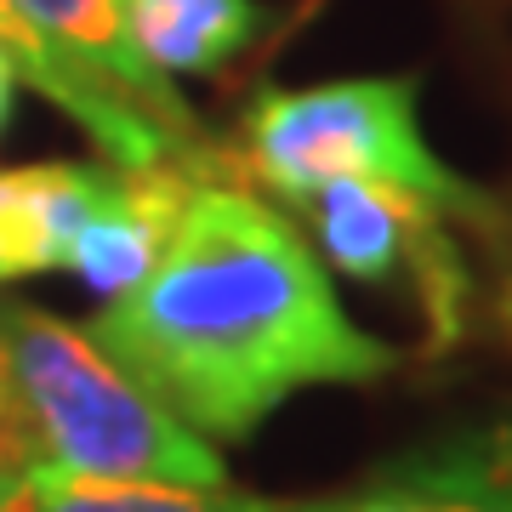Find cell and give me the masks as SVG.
<instances>
[{
    "mask_svg": "<svg viewBox=\"0 0 512 512\" xmlns=\"http://www.w3.org/2000/svg\"><path fill=\"white\" fill-rule=\"evenodd\" d=\"M393 473L416 484L439 512H512V427L421 450Z\"/></svg>",
    "mask_w": 512,
    "mask_h": 512,
    "instance_id": "obj_11",
    "label": "cell"
},
{
    "mask_svg": "<svg viewBox=\"0 0 512 512\" xmlns=\"http://www.w3.org/2000/svg\"><path fill=\"white\" fill-rule=\"evenodd\" d=\"M467 12H512V0H456Z\"/></svg>",
    "mask_w": 512,
    "mask_h": 512,
    "instance_id": "obj_14",
    "label": "cell"
},
{
    "mask_svg": "<svg viewBox=\"0 0 512 512\" xmlns=\"http://www.w3.org/2000/svg\"><path fill=\"white\" fill-rule=\"evenodd\" d=\"M416 74H370L330 80L308 92H262L239 120V148L228 160L239 177L268 188L279 205L302 200L325 177H370L393 183L416 200L439 205L444 217L495 228L501 211L478 183L456 177L427 148L416 126Z\"/></svg>",
    "mask_w": 512,
    "mask_h": 512,
    "instance_id": "obj_3",
    "label": "cell"
},
{
    "mask_svg": "<svg viewBox=\"0 0 512 512\" xmlns=\"http://www.w3.org/2000/svg\"><path fill=\"white\" fill-rule=\"evenodd\" d=\"M12 6L23 12V23H29L40 40H52L69 63L97 74L109 92L126 97L131 109H143L148 120H160L165 131L200 143V126H194L188 103L177 97V86H171L160 69H148L143 57L131 52V40L120 35L114 0H12Z\"/></svg>",
    "mask_w": 512,
    "mask_h": 512,
    "instance_id": "obj_7",
    "label": "cell"
},
{
    "mask_svg": "<svg viewBox=\"0 0 512 512\" xmlns=\"http://www.w3.org/2000/svg\"><path fill=\"white\" fill-rule=\"evenodd\" d=\"M0 456L74 478L228 484L217 450L160 410L86 330L23 302L0 308Z\"/></svg>",
    "mask_w": 512,
    "mask_h": 512,
    "instance_id": "obj_2",
    "label": "cell"
},
{
    "mask_svg": "<svg viewBox=\"0 0 512 512\" xmlns=\"http://www.w3.org/2000/svg\"><path fill=\"white\" fill-rule=\"evenodd\" d=\"M12 103H18V69L6 63V52H0V131L12 126Z\"/></svg>",
    "mask_w": 512,
    "mask_h": 512,
    "instance_id": "obj_13",
    "label": "cell"
},
{
    "mask_svg": "<svg viewBox=\"0 0 512 512\" xmlns=\"http://www.w3.org/2000/svg\"><path fill=\"white\" fill-rule=\"evenodd\" d=\"M109 165L46 160L0 171V268L6 279L69 268V245L92 211Z\"/></svg>",
    "mask_w": 512,
    "mask_h": 512,
    "instance_id": "obj_8",
    "label": "cell"
},
{
    "mask_svg": "<svg viewBox=\"0 0 512 512\" xmlns=\"http://www.w3.org/2000/svg\"><path fill=\"white\" fill-rule=\"evenodd\" d=\"M507 319H512V302H507Z\"/></svg>",
    "mask_w": 512,
    "mask_h": 512,
    "instance_id": "obj_16",
    "label": "cell"
},
{
    "mask_svg": "<svg viewBox=\"0 0 512 512\" xmlns=\"http://www.w3.org/2000/svg\"><path fill=\"white\" fill-rule=\"evenodd\" d=\"M0 285H12V279H6V268H0Z\"/></svg>",
    "mask_w": 512,
    "mask_h": 512,
    "instance_id": "obj_15",
    "label": "cell"
},
{
    "mask_svg": "<svg viewBox=\"0 0 512 512\" xmlns=\"http://www.w3.org/2000/svg\"><path fill=\"white\" fill-rule=\"evenodd\" d=\"M200 439H251L302 387L376 382L399 353L365 336L296 222L245 183L200 177L160 262L86 325Z\"/></svg>",
    "mask_w": 512,
    "mask_h": 512,
    "instance_id": "obj_1",
    "label": "cell"
},
{
    "mask_svg": "<svg viewBox=\"0 0 512 512\" xmlns=\"http://www.w3.org/2000/svg\"><path fill=\"white\" fill-rule=\"evenodd\" d=\"M291 211L308 222L336 274L365 285H410L416 308L433 325V342L444 348L461 336L467 268L456 239L444 234L439 205L370 177H325L302 200H291Z\"/></svg>",
    "mask_w": 512,
    "mask_h": 512,
    "instance_id": "obj_4",
    "label": "cell"
},
{
    "mask_svg": "<svg viewBox=\"0 0 512 512\" xmlns=\"http://www.w3.org/2000/svg\"><path fill=\"white\" fill-rule=\"evenodd\" d=\"M0 512H274V501L228 484H137V478H74L46 467H0Z\"/></svg>",
    "mask_w": 512,
    "mask_h": 512,
    "instance_id": "obj_10",
    "label": "cell"
},
{
    "mask_svg": "<svg viewBox=\"0 0 512 512\" xmlns=\"http://www.w3.org/2000/svg\"><path fill=\"white\" fill-rule=\"evenodd\" d=\"M0 52H6V63L18 69V80H29L46 103H57L74 126L109 154V165H171V160L222 165V154L194 148L188 137L165 131L160 120H148L143 109H131L120 92H109L97 74H86L80 63H69L52 40H40L35 29L23 23V12L12 6V0H0Z\"/></svg>",
    "mask_w": 512,
    "mask_h": 512,
    "instance_id": "obj_6",
    "label": "cell"
},
{
    "mask_svg": "<svg viewBox=\"0 0 512 512\" xmlns=\"http://www.w3.org/2000/svg\"><path fill=\"white\" fill-rule=\"evenodd\" d=\"M120 35L148 69L171 74H222L268 23L256 0H114Z\"/></svg>",
    "mask_w": 512,
    "mask_h": 512,
    "instance_id": "obj_9",
    "label": "cell"
},
{
    "mask_svg": "<svg viewBox=\"0 0 512 512\" xmlns=\"http://www.w3.org/2000/svg\"><path fill=\"white\" fill-rule=\"evenodd\" d=\"M217 165L171 160V165H109L92 211L69 245V268L92 285L103 302L131 291L137 279L160 262L165 239L183 217L188 194Z\"/></svg>",
    "mask_w": 512,
    "mask_h": 512,
    "instance_id": "obj_5",
    "label": "cell"
},
{
    "mask_svg": "<svg viewBox=\"0 0 512 512\" xmlns=\"http://www.w3.org/2000/svg\"><path fill=\"white\" fill-rule=\"evenodd\" d=\"M274 512H439V507L387 467L382 478H370L365 490L330 495V501H274Z\"/></svg>",
    "mask_w": 512,
    "mask_h": 512,
    "instance_id": "obj_12",
    "label": "cell"
}]
</instances>
